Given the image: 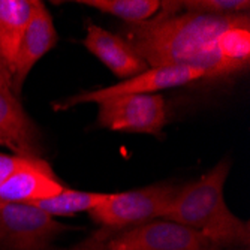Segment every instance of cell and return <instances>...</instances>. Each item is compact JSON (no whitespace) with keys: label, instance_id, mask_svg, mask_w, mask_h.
I'll return each instance as SVG.
<instances>
[{"label":"cell","instance_id":"6","mask_svg":"<svg viewBox=\"0 0 250 250\" xmlns=\"http://www.w3.org/2000/svg\"><path fill=\"white\" fill-rule=\"evenodd\" d=\"M98 123L109 130L162 135L168 123L165 98L162 95H126L98 104Z\"/></svg>","mask_w":250,"mask_h":250},{"label":"cell","instance_id":"7","mask_svg":"<svg viewBox=\"0 0 250 250\" xmlns=\"http://www.w3.org/2000/svg\"><path fill=\"white\" fill-rule=\"evenodd\" d=\"M109 250H220L195 229L181 223L156 219L138 226L112 232Z\"/></svg>","mask_w":250,"mask_h":250},{"label":"cell","instance_id":"15","mask_svg":"<svg viewBox=\"0 0 250 250\" xmlns=\"http://www.w3.org/2000/svg\"><path fill=\"white\" fill-rule=\"evenodd\" d=\"M180 11L206 15L249 14V0H178Z\"/></svg>","mask_w":250,"mask_h":250},{"label":"cell","instance_id":"2","mask_svg":"<svg viewBox=\"0 0 250 250\" xmlns=\"http://www.w3.org/2000/svg\"><path fill=\"white\" fill-rule=\"evenodd\" d=\"M229 171L231 159L225 157L193 183L180 186L164 219L189 226L220 249L247 247L249 222L237 217L223 196Z\"/></svg>","mask_w":250,"mask_h":250},{"label":"cell","instance_id":"13","mask_svg":"<svg viewBox=\"0 0 250 250\" xmlns=\"http://www.w3.org/2000/svg\"><path fill=\"white\" fill-rule=\"evenodd\" d=\"M108 195L109 193L84 192V190L64 188L56 196L33 202L32 206L41 208L42 211H45L53 217H66V216H74L78 213L92 211L95 207L101 206L108 198Z\"/></svg>","mask_w":250,"mask_h":250},{"label":"cell","instance_id":"4","mask_svg":"<svg viewBox=\"0 0 250 250\" xmlns=\"http://www.w3.org/2000/svg\"><path fill=\"white\" fill-rule=\"evenodd\" d=\"M67 229L32 204L0 201V250H50Z\"/></svg>","mask_w":250,"mask_h":250},{"label":"cell","instance_id":"8","mask_svg":"<svg viewBox=\"0 0 250 250\" xmlns=\"http://www.w3.org/2000/svg\"><path fill=\"white\" fill-rule=\"evenodd\" d=\"M57 41L59 38L54 27V21L47 5L41 0H36L30 22L26 29L24 38L21 41L11 74L12 92L15 96L21 93V88L24 85L30 71L33 69V66L56 47Z\"/></svg>","mask_w":250,"mask_h":250},{"label":"cell","instance_id":"16","mask_svg":"<svg viewBox=\"0 0 250 250\" xmlns=\"http://www.w3.org/2000/svg\"><path fill=\"white\" fill-rule=\"evenodd\" d=\"M32 159H35V157L0 153V186H2L15 171H18L22 167H26Z\"/></svg>","mask_w":250,"mask_h":250},{"label":"cell","instance_id":"1","mask_svg":"<svg viewBox=\"0 0 250 250\" xmlns=\"http://www.w3.org/2000/svg\"><path fill=\"white\" fill-rule=\"evenodd\" d=\"M148 67L185 66L207 78L240 74L250 63V17L181 12L178 2L141 24H126L119 33Z\"/></svg>","mask_w":250,"mask_h":250},{"label":"cell","instance_id":"14","mask_svg":"<svg viewBox=\"0 0 250 250\" xmlns=\"http://www.w3.org/2000/svg\"><path fill=\"white\" fill-rule=\"evenodd\" d=\"M77 3L120 18L126 24H141L161 9V0H77Z\"/></svg>","mask_w":250,"mask_h":250},{"label":"cell","instance_id":"3","mask_svg":"<svg viewBox=\"0 0 250 250\" xmlns=\"http://www.w3.org/2000/svg\"><path fill=\"white\" fill-rule=\"evenodd\" d=\"M180 186L156 183L147 188L109 193L108 198L88 211L90 217L104 229L123 231L156 219H164Z\"/></svg>","mask_w":250,"mask_h":250},{"label":"cell","instance_id":"17","mask_svg":"<svg viewBox=\"0 0 250 250\" xmlns=\"http://www.w3.org/2000/svg\"><path fill=\"white\" fill-rule=\"evenodd\" d=\"M112 232L114 231L102 228L101 231L95 232L92 237H88L83 243L77 244L72 249H67V250H109L108 249V240H109Z\"/></svg>","mask_w":250,"mask_h":250},{"label":"cell","instance_id":"11","mask_svg":"<svg viewBox=\"0 0 250 250\" xmlns=\"http://www.w3.org/2000/svg\"><path fill=\"white\" fill-rule=\"evenodd\" d=\"M83 43L122 81L148 69L147 63L119 33L108 32L101 26L90 24Z\"/></svg>","mask_w":250,"mask_h":250},{"label":"cell","instance_id":"10","mask_svg":"<svg viewBox=\"0 0 250 250\" xmlns=\"http://www.w3.org/2000/svg\"><path fill=\"white\" fill-rule=\"evenodd\" d=\"M64 188L54 175L50 164L42 157H35L0 186V201L33 204L56 196Z\"/></svg>","mask_w":250,"mask_h":250},{"label":"cell","instance_id":"18","mask_svg":"<svg viewBox=\"0 0 250 250\" xmlns=\"http://www.w3.org/2000/svg\"><path fill=\"white\" fill-rule=\"evenodd\" d=\"M0 87L11 90L12 92V81H11V74L8 71L6 64L3 63L2 57H0Z\"/></svg>","mask_w":250,"mask_h":250},{"label":"cell","instance_id":"9","mask_svg":"<svg viewBox=\"0 0 250 250\" xmlns=\"http://www.w3.org/2000/svg\"><path fill=\"white\" fill-rule=\"evenodd\" d=\"M0 147L12 154L41 157V133L14 92L0 87Z\"/></svg>","mask_w":250,"mask_h":250},{"label":"cell","instance_id":"5","mask_svg":"<svg viewBox=\"0 0 250 250\" xmlns=\"http://www.w3.org/2000/svg\"><path fill=\"white\" fill-rule=\"evenodd\" d=\"M207 78V74L199 69L185 66H157L148 67L147 71L135 75L132 78L123 80L114 85H108L102 88L80 92L71 98H67L54 108L57 111H64L81 104H99L105 99L126 96V95H156L161 90L181 87L199 80Z\"/></svg>","mask_w":250,"mask_h":250},{"label":"cell","instance_id":"12","mask_svg":"<svg viewBox=\"0 0 250 250\" xmlns=\"http://www.w3.org/2000/svg\"><path fill=\"white\" fill-rule=\"evenodd\" d=\"M36 0H0V57L9 74L30 22Z\"/></svg>","mask_w":250,"mask_h":250}]
</instances>
